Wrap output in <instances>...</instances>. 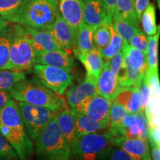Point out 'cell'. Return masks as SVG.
<instances>
[{"instance_id": "cell-45", "label": "cell", "mask_w": 160, "mask_h": 160, "mask_svg": "<svg viewBox=\"0 0 160 160\" xmlns=\"http://www.w3.org/2000/svg\"></svg>"}, {"instance_id": "cell-18", "label": "cell", "mask_w": 160, "mask_h": 160, "mask_svg": "<svg viewBox=\"0 0 160 160\" xmlns=\"http://www.w3.org/2000/svg\"><path fill=\"white\" fill-rule=\"evenodd\" d=\"M24 28L26 36L31 42L37 55L43 52L59 49L53 41L48 29L38 30L28 27Z\"/></svg>"}, {"instance_id": "cell-15", "label": "cell", "mask_w": 160, "mask_h": 160, "mask_svg": "<svg viewBox=\"0 0 160 160\" xmlns=\"http://www.w3.org/2000/svg\"><path fill=\"white\" fill-rule=\"evenodd\" d=\"M97 80L85 77L83 82L66 91V102L70 108L75 107L86 98L97 94Z\"/></svg>"}, {"instance_id": "cell-42", "label": "cell", "mask_w": 160, "mask_h": 160, "mask_svg": "<svg viewBox=\"0 0 160 160\" xmlns=\"http://www.w3.org/2000/svg\"><path fill=\"white\" fill-rule=\"evenodd\" d=\"M10 99L11 97H10L8 91H0V109L7 104Z\"/></svg>"}, {"instance_id": "cell-20", "label": "cell", "mask_w": 160, "mask_h": 160, "mask_svg": "<svg viewBox=\"0 0 160 160\" xmlns=\"http://www.w3.org/2000/svg\"><path fill=\"white\" fill-rule=\"evenodd\" d=\"M55 116L60 131L70 145L77 139V136L74 119L67 102H65L59 110L55 111Z\"/></svg>"}, {"instance_id": "cell-12", "label": "cell", "mask_w": 160, "mask_h": 160, "mask_svg": "<svg viewBox=\"0 0 160 160\" xmlns=\"http://www.w3.org/2000/svg\"><path fill=\"white\" fill-rule=\"evenodd\" d=\"M113 145L123 149L133 160H152L151 148L148 141L125 139L120 135H113Z\"/></svg>"}, {"instance_id": "cell-29", "label": "cell", "mask_w": 160, "mask_h": 160, "mask_svg": "<svg viewBox=\"0 0 160 160\" xmlns=\"http://www.w3.org/2000/svg\"><path fill=\"white\" fill-rule=\"evenodd\" d=\"M13 37V25L9 23L0 32V70H3L9 59Z\"/></svg>"}, {"instance_id": "cell-38", "label": "cell", "mask_w": 160, "mask_h": 160, "mask_svg": "<svg viewBox=\"0 0 160 160\" xmlns=\"http://www.w3.org/2000/svg\"><path fill=\"white\" fill-rule=\"evenodd\" d=\"M107 62L108 68L112 73H113L116 76H119L120 71L124 67V59L122 51H120L119 53L113 56Z\"/></svg>"}, {"instance_id": "cell-16", "label": "cell", "mask_w": 160, "mask_h": 160, "mask_svg": "<svg viewBox=\"0 0 160 160\" xmlns=\"http://www.w3.org/2000/svg\"><path fill=\"white\" fill-rule=\"evenodd\" d=\"M97 87L98 94L109 100H113L117 93L124 88L120 86L117 76L110 71L107 62L105 61L97 79Z\"/></svg>"}, {"instance_id": "cell-9", "label": "cell", "mask_w": 160, "mask_h": 160, "mask_svg": "<svg viewBox=\"0 0 160 160\" xmlns=\"http://www.w3.org/2000/svg\"><path fill=\"white\" fill-rule=\"evenodd\" d=\"M112 102L113 100L106 99L97 93L86 98L71 109L108 128L109 113Z\"/></svg>"}, {"instance_id": "cell-5", "label": "cell", "mask_w": 160, "mask_h": 160, "mask_svg": "<svg viewBox=\"0 0 160 160\" xmlns=\"http://www.w3.org/2000/svg\"><path fill=\"white\" fill-rule=\"evenodd\" d=\"M13 25V37L10 48L9 59L3 70L31 71L36 64L37 54L27 37L25 28L18 24Z\"/></svg>"}, {"instance_id": "cell-22", "label": "cell", "mask_w": 160, "mask_h": 160, "mask_svg": "<svg viewBox=\"0 0 160 160\" xmlns=\"http://www.w3.org/2000/svg\"><path fill=\"white\" fill-rule=\"evenodd\" d=\"M113 101L123 106L127 113H136L141 111L138 86L124 88L117 93Z\"/></svg>"}, {"instance_id": "cell-37", "label": "cell", "mask_w": 160, "mask_h": 160, "mask_svg": "<svg viewBox=\"0 0 160 160\" xmlns=\"http://www.w3.org/2000/svg\"><path fill=\"white\" fill-rule=\"evenodd\" d=\"M129 45L146 54L148 50V38L143 31L140 30L136 33L129 42Z\"/></svg>"}, {"instance_id": "cell-10", "label": "cell", "mask_w": 160, "mask_h": 160, "mask_svg": "<svg viewBox=\"0 0 160 160\" xmlns=\"http://www.w3.org/2000/svg\"><path fill=\"white\" fill-rule=\"evenodd\" d=\"M111 134L120 135L125 139L148 141V122L145 113L142 111L136 113H127L119 129L111 133Z\"/></svg>"}, {"instance_id": "cell-36", "label": "cell", "mask_w": 160, "mask_h": 160, "mask_svg": "<svg viewBox=\"0 0 160 160\" xmlns=\"http://www.w3.org/2000/svg\"><path fill=\"white\" fill-rule=\"evenodd\" d=\"M0 160H19L16 151L1 133H0Z\"/></svg>"}, {"instance_id": "cell-6", "label": "cell", "mask_w": 160, "mask_h": 160, "mask_svg": "<svg viewBox=\"0 0 160 160\" xmlns=\"http://www.w3.org/2000/svg\"><path fill=\"white\" fill-rule=\"evenodd\" d=\"M58 11V0H28L13 24L38 30L48 29Z\"/></svg>"}, {"instance_id": "cell-33", "label": "cell", "mask_w": 160, "mask_h": 160, "mask_svg": "<svg viewBox=\"0 0 160 160\" xmlns=\"http://www.w3.org/2000/svg\"><path fill=\"white\" fill-rule=\"evenodd\" d=\"M111 37L110 42L105 48L101 49L102 55L104 61H108V60L113 57V56L122 51L124 42L121 37L118 34L117 32L115 31L113 24L111 25Z\"/></svg>"}, {"instance_id": "cell-7", "label": "cell", "mask_w": 160, "mask_h": 160, "mask_svg": "<svg viewBox=\"0 0 160 160\" xmlns=\"http://www.w3.org/2000/svg\"><path fill=\"white\" fill-rule=\"evenodd\" d=\"M20 115L29 137L35 141L39 133L49 123L55 111L45 107L17 102Z\"/></svg>"}, {"instance_id": "cell-35", "label": "cell", "mask_w": 160, "mask_h": 160, "mask_svg": "<svg viewBox=\"0 0 160 160\" xmlns=\"http://www.w3.org/2000/svg\"><path fill=\"white\" fill-rule=\"evenodd\" d=\"M139 93L141 111H142L144 113L146 108H147L148 103L149 101L150 95H151V88H150V85L147 74L144 76L142 80L141 83H140L139 86Z\"/></svg>"}, {"instance_id": "cell-26", "label": "cell", "mask_w": 160, "mask_h": 160, "mask_svg": "<svg viewBox=\"0 0 160 160\" xmlns=\"http://www.w3.org/2000/svg\"><path fill=\"white\" fill-rule=\"evenodd\" d=\"M112 24L115 31L122 39L124 43H129L133 36L140 31L139 28L135 27L124 19L116 11L112 15Z\"/></svg>"}, {"instance_id": "cell-34", "label": "cell", "mask_w": 160, "mask_h": 160, "mask_svg": "<svg viewBox=\"0 0 160 160\" xmlns=\"http://www.w3.org/2000/svg\"><path fill=\"white\" fill-rule=\"evenodd\" d=\"M127 111L125 108L119 105L114 101L112 102L109 113V127L110 132L113 133L119 129Z\"/></svg>"}, {"instance_id": "cell-39", "label": "cell", "mask_w": 160, "mask_h": 160, "mask_svg": "<svg viewBox=\"0 0 160 160\" xmlns=\"http://www.w3.org/2000/svg\"><path fill=\"white\" fill-rule=\"evenodd\" d=\"M108 159L109 160H133L127 152L116 146L111 149Z\"/></svg>"}, {"instance_id": "cell-31", "label": "cell", "mask_w": 160, "mask_h": 160, "mask_svg": "<svg viewBox=\"0 0 160 160\" xmlns=\"http://www.w3.org/2000/svg\"><path fill=\"white\" fill-rule=\"evenodd\" d=\"M115 11L124 19L139 28V23L136 15L133 0H117Z\"/></svg>"}, {"instance_id": "cell-30", "label": "cell", "mask_w": 160, "mask_h": 160, "mask_svg": "<svg viewBox=\"0 0 160 160\" xmlns=\"http://www.w3.org/2000/svg\"><path fill=\"white\" fill-rule=\"evenodd\" d=\"M143 32L148 36H153L157 33L159 28L157 25L156 7L153 3H149L140 18Z\"/></svg>"}, {"instance_id": "cell-11", "label": "cell", "mask_w": 160, "mask_h": 160, "mask_svg": "<svg viewBox=\"0 0 160 160\" xmlns=\"http://www.w3.org/2000/svg\"><path fill=\"white\" fill-rule=\"evenodd\" d=\"M48 30L55 44L59 49L67 52L72 50L74 30L66 22L58 11L54 21L50 26Z\"/></svg>"}, {"instance_id": "cell-13", "label": "cell", "mask_w": 160, "mask_h": 160, "mask_svg": "<svg viewBox=\"0 0 160 160\" xmlns=\"http://www.w3.org/2000/svg\"><path fill=\"white\" fill-rule=\"evenodd\" d=\"M36 64L57 67L71 73L74 66V60L68 52L57 49L37 54Z\"/></svg>"}, {"instance_id": "cell-25", "label": "cell", "mask_w": 160, "mask_h": 160, "mask_svg": "<svg viewBox=\"0 0 160 160\" xmlns=\"http://www.w3.org/2000/svg\"><path fill=\"white\" fill-rule=\"evenodd\" d=\"M27 2L28 0H0V16L13 24Z\"/></svg>"}, {"instance_id": "cell-40", "label": "cell", "mask_w": 160, "mask_h": 160, "mask_svg": "<svg viewBox=\"0 0 160 160\" xmlns=\"http://www.w3.org/2000/svg\"><path fill=\"white\" fill-rule=\"evenodd\" d=\"M150 3V0H133V5L138 21H140V18L147 6Z\"/></svg>"}, {"instance_id": "cell-17", "label": "cell", "mask_w": 160, "mask_h": 160, "mask_svg": "<svg viewBox=\"0 0 160 160\" xmlns=\"http://www.w3.org/2000/svg\"><path fill=\"white\" fill-rule=\"evenodd\" d=\"M83 20L93 29L108 17V10L104 0H82Z\"/></svg>"}, {"instance_id": "cell-44", "label": "cell", "mask_w": 160, "mask_h": 160, "mask_svg": "<svg viewBox=\"0 0 160 160\" xmlns=\"http://www.w3.org/2000/svg\"><path fill=\"white\" fill-rule=\"evenodd\" d=\"M8 22L6 21L5 19H3V18L0 16V32L2 31V30L5 28V26L8 25Z\"/></svg>"}, {"instance_id": "cell-19", "label": "cell", "mask_w": 160, "mask_h": 160, "mask_svg": "<svg viewBox=\"0 0 160 160\" xmlns=\"http://www.w3.org/2000/svg\"><path fill=\"white\" fill-rule=\"evenodd\" d=\"M95 47L93 42V28L83 22L74 31L72 50L77 57L87 53Z\"/></svg>"}, {"instance_id": "cell-8", "label": "cell", "mask_w": 160, "mask_h": 160, "mask_svg": "<svg viewBox=\"0 0 160 160\" xmlns=\"http://www.w3.org/2000/svg\"><path fill=\"white\" fill-rule=\"evenodd\" d=\"M32 70L40 82L59 96H62L73 84V76L62 68L35 64Z\"/></svg>"}, {"instance_id": "cell-23", "label": "cell", "mask_w": 160, "mask_h": 160, "mask_svg": "<svg viewBox=\"0 0 160 160\" xmlns=\"http://www.w3.org/2000/svg\"><path fill=\"white\" fill-rule=\"evenodd\" d=\"M122 51L123 53L124 62L128 63L142 75L145 76L148 70L146 54L132 47L128 43L123 44Z\"/></svg>"}, {"instance_id": "cell-3", "label": "cell", "mask_w": 160, "mask_h": 160, "mask_svg": "<svg viewBox=\"0 0 160 160\" xmlns=\"http://www.w3.org/2000/svg\"><path fill=\"white\" fill-rule=\"evenodd\" d=\"M34 142V151L39 160L70 159L71 148L60 131L55 114Z\"/></svg>"}, {"instance_id": "cell-4", "label": "cell", "mask_w": 160, "mask_h": 160, "mask_svg": "<svg viewBox=\"0 0 160 160\" xmlns=\"http://www.w3.org/2000/svg\"><path fill=\"white\" fill-rule=\"evenodd\" d=\"M113 147L108 128L82 136L70 144L71 155L77 160H105Z\"/></svg>"}, {"instance_id": "cell-14", "label": "cell", "mask_w": 160, "mask_h": 160, "mask_svg": "<svg viewBox=\"0 0 160 160\" xmlns=\"http://www.w3.org/2000/svg\"><path fill=\"white\" fill-rule=\"evenodd\" d=\"M58 11L74 31L84 22L82 0H58Z\"/></svg>"}, {"instance_id": "cell-28", "label": "cell", "mask_w": 160, "mask_h": 160, "mask_svg": "<svg viewBox=\"0 0 160 160\" xmlns=\"http://www.w3.org/2000/svg\"><path fill=\"white\" fill-rule=\"evenodd\" d=\"M148 50L146 53L148 71L159 72V30L153 36H148Z\"/></svg>"}, {"instance_id": "cell-21", "label": "cell", "mask_w": 160, "mask_h": 160, "mask_svg": "<svg viewBox=\"0 0 160 160\" xmlns=\"http://www.w3.org/2000/svg\"><path fill=\"white\" fill-rule=\"evenodd\" d=\"M77 58L85 67L87 73L86 77L97 80L105 63L101 49L95 46L91 51L80 55Z\"/></svg>"}, {"instance_id": "cell-43", "label": "cell", "mask_w": 160, "mask_h": 160, "mask_svg": "<svg viewBox=\"0 0 160 160\" xmlns=\"http://www.w3.org/2000/svg\"><path fill=\"white\" fill-rule=\"evenodd\" d=\"M152 160H160V145L150 146Z\"/></svg>"}, {"instance_id": "cell-41", "label": "cell", "mask_w": 160, "mask_h": 160, "mask_svg": "<svg viewBox=\"0 0 160 160\" xmlns=\"http://www.w3.org/2000/svg\"><path fill=\"white\" fill-rule=\"evenodd\" d=\"M106 7L108 10V14L112 17L113 13H114L116 10V4H117V0H104Z\"/></svg>"}, {"instance_id": "cell-2", "label": "cell", "mask_w": 160, "mask_h": 160, "mask_svg": "<svg viewBox=\"0 0 160 160\" xmlns=\"http://www.w3.org/2000/svg\"><path fill=\"white\" fill-rule=\"evenodd\" d=\"M10 97L16 102L45 107L57 111L65 100L42 85L37 78L24 79L16 83L10 90Z\"/></svg>"}, {"instance_id": "cell-27", "label": "cell", "mask_w": 160, "mask_h": 160, "mask_svg": "<svg viewBox=\"0 0 160 160\" xmlns=\"http://www.w3.org/2000/svg\"><path fill=\"white\" fill-rule=\"evenodd\" d=\"M112 17L108 16L105 21L93 29V42L95 46L103 49L108 45L111 37Z\"/></svg>"}, {"instance_id": "cell-32", "label": "cell", "mask_w": 160, "mask_h": 160, "mask_svg": "<svg viewBox=\"0 0 160 160\" xmlns=\"http://www.w3.org/2000/svg\"><path fill=\"white\" fill-rule=\"evenodd\" d=\"M25 78L24 72L0 70V91H9L16 83Z\"/></svg>"}, {"instance_id": "cell-24", "label": "cell", "mask_w": 160, "mask_h": 160, "mask_svg": "<svg viewBox=\"0 0 160 160\" xmlns=\"http://www.w3.org/2000/svg\"><path fill=\"white\" fill-rule=\"evenodd\" d=\"M71 112L73 119H74L77 138L86 134H89V133L105 131L108 128L107 126L94 121L85 115L72 111L71 109Z\"/></svg>"}, {"instance_id": "cell-1", "label": "cell", "mask_w": 160, "mask_h": 160, "mask_svg": "<svg viewBox=\"0 0 160 160\" xmlns=\"http://www.w3.org/2000/svg\"><path fill=\"white\" fill-rule=\"evenodd\" d=\"M0 133L8 142L19 160H29L34 153V145L20 115L17 102L10 99L0 109Z\"/></svg>"}]
</instances>
